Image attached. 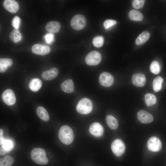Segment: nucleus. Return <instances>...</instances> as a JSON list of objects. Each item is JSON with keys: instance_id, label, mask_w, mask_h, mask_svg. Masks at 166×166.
I'll return each instance as SVG.
<instances>
[{"instance_id": "dca6fc26", "label": "nucleus", "mask_w": 166, "mask_h": 166, "mask_svg": "<svg viewBox=\"0 0 166 166\" xmlns=\"http://www.w3.org/2000/svg\"><path fill=\"white\" fill-rule=\"evenodd\" d=\"M46 30L51 33H56L59 31L61 27L60 23L57 21H52L48 22L45 26Z\"/></svg>"}, {"instance_id": "c756f323", "label": "nucleus", "mask_w": 166, "mask_h": 166, "mask_svg": "<svg viewBox=\"0 0 166 166\" xmlns=\"http://www.w3.org/2000/svg\"><path fill=\"white\" fill-rule=\"evenodd\" d=\"M1 146L5 149L11 151L14 148V144L10 140L5 139Z\"/></svg>"}, {"instance_id": "473e14b6", "label": "nucleus", "mask_w": 166, "mask_h": 166, "mask_svg": "<svg viewBox=\"0 0 166 166\" xmlns=\"http://www.w3.org/2000/svg\"><path fill=\"white\" fill-rule=\"evenodd\" d=\"M44 38L46 42L48 44H51L54 41V35L53 33H47L44 36Z\"/></svg>"}, {"instance_id": "1a4fd4ad", "label": "nucleus", "mask_w": 166, "mask_h": 166, "mask_svg": "<svg viewBox=\"0 0 166 166\" xmlns=\"http://www.w3.org/2000/svg\"><path fill=\"white\" fill-rule=\"evenodd\" d=\"M114 80L113 76L109 73L104 72L101 73L99 77L100 84L105 87H109L113 84Z\"/></svg>"}, {"instance_id": "20e7f679", "label": "nucleus", "mask_w": 166, "mask_h": 166, "mask_svg": "<svg viewBox=\"0 0 166 166\" xmlns=\"http://www.w3.org/2000/svg\"><path fill=\"white\" fill-rule=\"evenodd\" d=\"M86 24V20L82 15L78 14L75 15L70 22L71 27L74 30H79L84 28Z\"/></svg>"}, {"instance_id": "4468645a", "label": "nucleus", "mask_w": 166, "mask_h": 166, "mask_svg": "<svg viewBox=\"0 0 166 166\" xmlns=\"http://www.w3.org/2000/svg\"><path fill=\"white\" fill-rule=\"evenodd\" d=\"M132 84L137 87L144 86L146 82V79L144 75L141 73H137L133 75L132 78Z\"/></svg>"}, {"instance_id": "72a5a7b5", "label": "nucleus", "mask_w": 166, "mask_h": 166, "mask_svg": "<svg viewBox=\"0 0 166 166\" xmlns=\"http://www.w3.org/2000/svg\"><path fill=\"white\" fill-rule=\"evenodd\" d=\"M20 22V19L18 16H16L13 18L12 22V24L14 29H18Z\"/></svg>"}, {"instance_id": "b1692460", "label": "nucleus", "mask_w": 166, "mask_h": 166, "mask_svg": "<svg viewBox=\"0 0 166 166\" xmlns=\"http://www.w3.org/2000/svg\"><path fill=\"white\" fill-rule=\"evenodd\" d=\"M10 39L14 42L20 41L22 39V35L18 29H14L9 35Z\"/></svg>"}, {"instance_id": "bb28decb", "label": "nucleus", "mask_w": 166, "mask_h": 166, "mask_svg": "<svg viewBox=\"0 0 166 166\" xmlns=\"http://www.w3.org/2000/svg\"><path fill=\"white\" fill-rule=\"evenodd\" d=\"M14 161L13 157L6 156L0 159V166H11Z\"/></svg>"}, {"instance_id": "6ab92c4d", "label": "nucleus", "mask_w": 166, "mask_h": 166, "mask_svg": "<svg viewBox=\"0 0 166 166\" xmlns=\"http://www.w3.org/2000/svg\"><path fill=\"white\" fill-rule=\"evenodd\" d=\"M13 62L12 59L9 58H0V72L4 73L12 65Z\"/></svg>"}, {"instance_id": "423d86ee", "label": "nucleus", "mask_w": 166, "mask_h": 166, "mask_svg": "<svg viewBox=\"0 0 166 166\" xmlns=\"http://www.w3.org/2000/svg\"><path fill=\"white\" fill-rule=\"evenodd\" d=\"M111 148L113 153L115 155L119 156L124 152L125 146L122 140L120 139H116L112 143Z\"/></svg>"}, {"instance_id": "f704fd0d", "label": "nucleus", "mask_w": 166, "mask_h": 166, "mask_svg": "<svg viewBox=\"0 0 166 166\" xmlns=\"http://www.w3.org/2000/svg\"><path fill=\"white\" fill-rule=\"evenodd\" d=\"M10 151L4 149L2 146L0 147V154L1 155H4L10 153Z\"/></svg>"}, {"instance_id": "9b49d317", "label": "nucleus", "mask_w": 166, "mask_h": 166, "mask_svg": "<svg viewBox=\"0 0 166 166\" xmlns=\"http://www.w3.org/2000/svg\"><path fill=\"white\" fill-rule=\"evenodd\" d=\"M89 133L92 135L97 137L102 135L104 129L102 125L99 123L94 122L92 123L89 128Z\"/></svg>"}, {"instance_id": "6e6552de", "label": "nucleus", "mask_w": 166, "mask_h": 166, "mask_svg": "<svg viewBox=\"0 0 166 166\" xmlns=\"http://www.w3.org/2000/svg\"><path fill=\"white\" fill-rule=\"evenodd\" d=\"M2 99L4 102L8 105H14L16 101V98L14 91L11 89L5 90L2 95Z\"/></svg>"}, {"instance_id": "9d476101", "label": "nucleus", "mask_w": 166, "mask_h": 166, "mask_svg": "<svg viewBox=\"0 0 166 166\" xmlns=\"http://www.w3.org/2000/svg\"><path fill=\"white\" fill-rule=\"evenodd\" d=\"M31 50L35 54L43 56L48 54L50 52V49L48 45L38 44L33 45Z\"/></svg>"}, {"instance_id": "a878e982", "label": "nucleus", "mask_w": 166, "mask_h": 166, "mask_svg": "<svg viewBox=\"0 0 166 166\" xmlns=\"http://www.w3.org/2000/svg\"><path fill=\"white\" fill-rule=\"evenodd\" d=\"M145 102L147 106H151L155 105L157 99L156 96L153 94L148 93L144 96Z\"/></svg>"}, {"instance_id": "7c9ffc66", "label": "nucleus", "mask_w": 166, "mask_h": 166, "mask_svg": "<svg viewBox=\"0 0 166 166\" xmlns=\"http://www.w3.org/2000/svg\"><path fill=\"white\" fill-rule=\"evenodd\" d=\"M116 20L113 19H107L103 22V26L105 29H108L117 24Z\"/></svg>"}, {"instance_id": "0eeeda50", "label": "nucleus", "mask_w": 166, "mask_h": 166, "mask_svg": "<svg viewBox=\"0 0 166 166\" xmlns=\"http://www.w3.org/2000/svg\"><path fill=\"white\" fill-rule=\"evenodd\" d=\"M147 146L149 151L153 152H157L160 150L162 145L160 140L158 137L152 136L148 140Z\"/></svg>"}, {"instance_id": "393cba45", "label": "nucleus", "mask_w": 166, "mask_h": 166, "mask_svg": "<svg viewBox=\"0 0 166 166\" xmlns=\"http://www.w3.org/2000/svg\"><path fill=\"white\" fill-rule=\"evenodd\" d=\"M163 81V78L159 76H157L154 79L152 83V87L155 92H157L161 90Z\"/></svg>"}, {"instance_id": "412c9836", "label": "nucleus", "mask_w": 166, "mask_h": 166, "mask_svg": "<svg viewBox=\"0 0 166 166\" xmlns=\"http://www.w3.org/2000/svg\"><path fill=\"white\" fill-rule=\"evenodd\" d=\"M42 85L41 81L38 78L32 79L30 82L29 87L30 89L33 92H36L39 90Z\"/></svg>"}, {"instance_id": "c85d7f7f", "label": "nucleus", "mask_w": 166, "mask_h": 166, "mask_svg": "<svg viewBox=\"0 0 166 166\" xmlns=\"http://www.w3.org/2000/svg\"><path fill=\"white\" fill-rule=\"evenodd\" d=\"M150 69L152 73L158 74L160 71V66L158 62L156 61H153L150 66Z\"/></svg>"}, {"instance_id": "2f4dec72", "label": "nucleus", "mask_w": 166, "mask_h": 166, "mask_svg": "<svg viewBox=\"0 0 166 166\" xmlns=\"http://www.w3.org/2000/svg\"><path fill=\"white\" fill-rule=\"evenodd\" d=\"M144 2V0H134L132 2V5L134 8L139 9L143 7Z\"/></svg>"}, {"instance_id": "f8f14e48", "label": "nucleus", "mask_w": 166, "mask_h": 166, "mask_svg": "<svg viewBox=\"0 0 166 166\" xmlns=\"http://www.w3.org/2000/svg\"><path fill=\"white\" fill-rule=\"evenodd\" d=\"M137 117L138 120L144 124H148L152 122L153 120L152 115L147 111L141 110L137 113Z\"/></svg>"}, {"instance_id": "39448f33", "label": "nucleus", "mask_w": 166, "mask_h": 166, "mask_svg": "<svg viewBox=\"0 0 166 166\" xmlns=\"http://www.w3.org/2000/svg\"><path fill=\"white\" fill-rule=\"evenodd\" d=\"M85 60L87 65H96L100 62L101 60V55L97 51H93L87 54Z\"/></svg>"}, {"instance_id": "2eb2a0df", "label": "nucleus", "mask_w": 166, "mask_h": 166, "mask_svg": "<svg viewBox=\"0 0 166 166\" xmlns=\"http://www.w3.org/2000/svg\"><path fill=\"white\" fill-rule=\"evenodd\" d=\"M58 73V69L56 68L53 67L43 72L41 74V76L44 80L49 81L55 78Z\"/></svg>"}, {"instance_id": "f03ea898", "label": "nucleus", "mask_w": 166, "mask_h": 166, "mask_svg": "<svg viewBox=\"0 0 166 166\" xmlns=\"http://www.w3.org/2000/svg\"><path fill=\"white\" fill-rule=\"evenodd\" d=\"M30 155L32 160L37 164L45 165L48 163V160L44 149L35 148L32 150Z\"/></svg>"}, {"instance_id": "cd10ccee", "label": "nucleus", "mask_w": 166, "mask_h": 166, "mask_svg": "<svg viewBox=\"0 0 166 166\" xmlns=\"http://www.w3.org/2000/svg\"><path fill=\"white\" fill-rule=\"evenodd\" d=\"M104 42L103 37L101 36H98L94 37L92 41L93 45L97 48L102 46Z\"/></svg>"}, {"instance_id": "7ed1b4c3", "label": "nucleus", "mask_w": 166, "mask_h": 166, "mask_svg": "<svg viewBox=\"0 0 166 166\" xmlns=\"http://www.w3.org/2000/svg\"><path fill=\"white\" fill-rule=\"evenodd\" d=\"M93 109V104L89 99L84 98L79 101L76 108L77 111L82 114H87L90 113Z\"/></svg>"}, {"instance_id": "4be33fe9", "label": "nucleus", "mask_w": 166, "mask_h": 166, "mask_svg": "<svg viewBox=\"0 0 166 166\" xmlns=\"http://www.w3.org/2000/svg\"><path fill=\"white\" fill-rule=\"evenodd\" d=\"M128 17L129 18L133 21H141L143 19V14L139 11L132 10L128 13Z\"/></svg>"}, {"instance_id": "ddd939ff", "label": "nucleus", "mask_w": 166, "mask_h": 166, "mask_svg": "<svg viewBox=\"0 0 166 166\" xmlns=\"http://www.w3.org/2000/svg\"><path fill=\"white\" fill-rule=\"evenodd\" d=\"M3 6L6 10L12 13L17 12L19 8L18 2L14 0H4Z\"/></svg>"}, {"instance_id": "f257e3e1", "label": "nucleus", "mask_w": 166, "mask_h": 166, "mask_svg": "<svg viewBox=\"0 0 166 166\" xmlns=\"http://www.w3.org/2000/svg\"><path fill=\"white\" fill-rule=\"evenodd\" d=\"M58 136L60 141L66 145L71 144L73 141L74 137L73 130L67 125H63L60 128Z\"/></svg>"}, {"instance_id": "f3484780", "label": "nucleus", "mask_w": 166, "mask_h": 166, "mask_svg": "<svg viewBox=\"0 0 166 166\" xmlns=\"http://www.w3.org/2000/svg\"><path fill=\"white\" fill-rule=\"evenodd\" d=\"M61 87L65 93H71L73 92L74 89L73 82L71 79H67L61 83Z\"/></svg>"}, {"instance_id": "aec40b11", "label": "nucleus", "mask_w": 166, "mask_h": 166, "mask_svg": "<svg viewBox=\"0 0 166 166\" xmlns=\"http://www.w3.org/2000/svg\"><path fill=\"white\" fill-rule=\"evenodd\" d=\"M106 123L111 129L115 130L118 126V122L117 119L111 115H108L105 118Z\"/></svg>"}, {"instance_id": "a211bd4d", "label": "nucleus", "mask_w": 166, "mask_h": 166, "mask_svg": "<svg viewBox=\"0 0 166 166\" xmlns=\"http://www.w3.org/2000/svg\"><path fill=\"white\" fill-rule=\"evenodd\" d=\"M36 113L39 118L42 121L46 122L49 120V115L44 107L41 106L38 107L36 110Z\"/></svg>"}, {"instance_id": "5701e85b", "label": "nucleus", "mask_w": 166, "mask_h": 166, "mask_svg": "<svg viewBox=\"0 0 166 166\" xmlns=\"http://www.w3.org/2000/svg\"><path fill=\"white\" fill-rule=\"evenodd\" d=\"M150 37V34L147 31L142 32L136 39L135 42L136 45H140L147 41Z\"/></svg>"}]
</instances>
